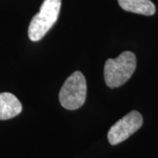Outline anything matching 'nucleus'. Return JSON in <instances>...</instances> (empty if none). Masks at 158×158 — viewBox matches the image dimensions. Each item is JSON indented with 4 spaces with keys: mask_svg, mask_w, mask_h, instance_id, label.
<instances>
[{
    "mask_svg": "<svg viewBox=\"0 0 158 158\" xmlns=\"http://www.w3.org/2000/svg\"><path fill=\"white\" fill-rule=\"evenodd\" d=\"M135 55L130 51L121 53L116 59H108L104 67V78L109 88H118L126 84L136 69Z\"/></svg>",
    "mask_w": 158,
    "mask_h": 158,
    "instance_id": "obj_1",
    "label": "nucleus"
},
{
    "mask_svg": "<svg viewBox=\"0 0 158 158\" xmlns=\"http://www.w3.org/2000/svg\"><path fill=\"white\" fill-rule=\"evenodd\" d=\"M119 6L127 11L152 16L156 13V6L150 0H118Z\"/></svg>",
    "mask_w": 158,
    "mask_h": 158,
    "instance_id": "obj_6",
    "label": "nucleus"
},
{
    "mask_svg": "<svg viewBox=\"0 0 158 158\" xmlns=\"http://www.w3.org/2000/svg\"><path fill=\"white\" fill-rule=\"evenodd\" d=\"M87 93V85L84 74L75 71L71 74L61 88L59 101L67 110H77L85 104Z\"/></svg>",
    "mask_w": 158,
    "mask_h": 158,
    "instance_id": "obj_3",
    "label": "nucleus"
},
{
    "mask_svg": "<svg viewBox=\"0 0 158 158\" xmlns=\"http://www.w3.org/2000/svg\"><path fill=\"white\" fill-rule=\"evenodd\" d=\"M62 6L61 0H44L28 27V37L32 41L41 40L57 21Z\"/></svg>",
    "mask_w": 158,
    "mask_h": 158,
    "instance_id": "obj_2",
    "label": "nucleus"
},
{
    "mask_svg": "<svg viewBox=\"0 0 158 158\" xmlns=\"http://www.w3.org/2000/svg\"><path fill=\"white\" fill-rule=\"evenodd\" d=\"M143 124V118L138 111H132L118 119L108 132L107 138L110 144L117 145L126 141Z\"/></svg>",
    "mask_w": 158,
    "mask_h": 158,
    "instance_id": "obj_4",
    "label": "nucleus"
},
{
    "mask_svg": "<svg viewBox=\"0 0 158 158\" xmlns=\"http://www.w3.org/2000/svg\"><path fill=\"white\" fill-rule=\"evenodd\" d=\"M22 112V105L17 97L9 92L0 93V120L14 118Z\"/></svg>",
    "mask_w": 158,
    "mask_h": 158,
    "instance_id": "obj_5",
    "label": "nucleus"
}]
</instances>
